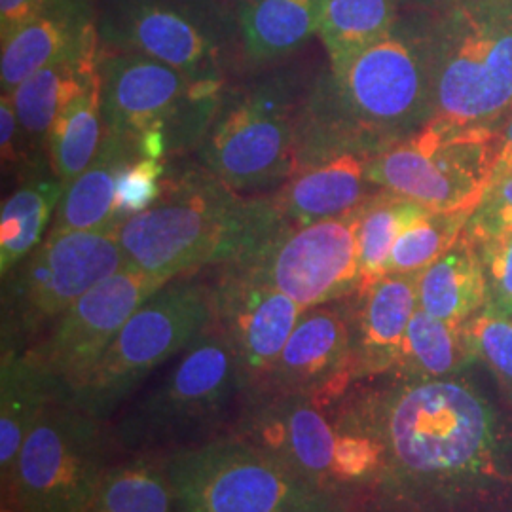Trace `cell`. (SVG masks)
<instances>
[{
  "instance_id": "obj_32",
  "label": "cell",
  "mask_w": 512,
  "mask_h": 512,
  "mask_svg": "<svg viewBox=\"0 0 512 512\" xmlns=\"http://www.w3.org/2000/svg\"><path fill=\"white\" fill-rule=\"evenodd\" d=\"M425 213H429V209L421 207L420 203L410 202L387 190H378L361 205V217L357 226L361 270L359 289L385 275L387 260L395 241L410 224L421 219Z\"/></svg>"
},
{
  "instance_id": "obj_21",
  "label": "cell",
  "mask_w": 512,
  "mask_h": 512,
  "mask_svg": "<svg viewBox=\"0 0 512 512\" xmlns=\"http://www.w3.org/2000/svg\"><path fill=\"white\" fill-rule=\"evenodd\" d=\"M368 160L344 152L298 167L270 194L279 219L289 226H308L357 209L380 190L366 177Z\"/></svg>"
},
{
  "instance_id": "obj_40",
  "label": "cell",
  "mask_w": 512,
  "mask_h": 512,
  "mask_svg": "<svg viewBox=\"0 0 512 512\" xmlns=\"http://www.w3.org/2000/svg\"><path fill=\"white\" fill-rule=\"evenodd\" d=\"M279 512H349L340 494H332V492H319V494L311 495L308 499L294 503L291 507L283 509Z\"/></svg>"
},
{
  "instance_id": "obj_19",
  "label": "cell",
  "mask_w": 512,
  "mask_h": 512,
  "mask_svg": "<svg viewBox=\"0 0 512 512\" xmlns=\"http://www.w3.org/2000/svg\"><path fill=\"white\" fill-rule=\"evenodd\" d=\"M99 42L92 0H48L14 35L2 40V93L14 92L44 67Z\"/></svg>"
},
{
  "instance_id": "obj_5",
  "label": "cell",
  "mask_w": 512,
  "mask_h": 512,
  "mask_svg": "<svg viewBox=\"0 0 512 512\" xmlns=\"http://www.w3.org/2000/svg\"><path fill=\"white\" fill-rule=\"evenodd\" d=\"M433 118L503 129L512 112V0H454L433 12Z\"/></svg>"
},
{
  "instance_id": "obj_23",
  "label": "cell",
  "mask_w": 512,
  "mask_h": 512,
  "mask_svg": "<svg viewBox=\"0 0 512 512\" xmlns=\"http://www.w3.org/2000/svg\"><path fill=\"white\" fill-rule=\"evenodd\" d=\"M63 395L31 349H4L0 363V476L6 484L19 450L46 406Z\"/></svg>"
},
{
  "instance_id": "obj_35",
  "label": "cell",
  "mask_w": 512,
  "mask_h": 512,
  "mask_svg": "<svg viewBox=\"0 0 512 512\" xmlns=\"http://www.w3.org/2000/svg\"><path fill=\"white\" fill-rule=\"evenodd\" d=\"M164 160L137 158L122 171L116 184V222L148 209L164 190Z\"/></svg>"
},
{
  "instance_id": "obj_24",
  "label": "cell",
  "mask_w": 512,
  "mask_h": 512,
  "mask_svg": "<svg viewBox=\"0 0 512 512\" xmlns=\"http://www.w3.org/2000/svg\"><path fill=\"white\" fill-rule=\"evenodd\" d=\"M137 158V145L131 139L105 129L103 143L92 164L65 188L52 230H116V184L122 171Z\"/></svg>"
},
{
  "instance_id": "obj_13",
  "label": "cell",
  "mask_w": 512,
  "mask_h": 512,
  "mask_svg": "<svg viewBox=\"0 0 512 512\" xmlns=\"http://www.w3.org/2000/svg\"><path fill=\"white\" fill-rule=\"evenodd\" d=\"M162 463L175 512H279L325 492L239 437L184 446Z\"/></svg>"
},
{
  "instance_id": "obj_28",
  "label": "cell",
  "mask_w": 512,
  "mask_h": 512,
  "mask_svg": "<svg viewBox=\"0 0 512 512\" xmlns=\"http://www.w3.org/2000/svg\"><path fill=\"white\" fill-rule=\"evenodd\" d=\"M101 40L84 52L71 55L29 76L10 92L19 126L35 162H50L48 143L65 97L73 90L82 71L99 59Z\"/></svg>"
},
{
  "instance_id": "obj_10",
  "label": "cell",
  "mask_w": 512,
  "mask_h": 512,
  "mask_svg": "<svg viewBox=\"0 0 512 512\" xmlns=\"http://www.w3.org/2000/svg\"><path fill=\"white\" fill-rule=\"evenodd\" d=\"M501 129L431 118L420 131L372 156L368 181L429 211L473 213L494 181Z\"/></svg>"
},
{
  "instance_id": "obj_1",
  "label": "cell",
  "mask_w": 512,
  "mask_h": 512,
  "mask_svg": "<svg viewBox=\"0 0 512 512\" xmlns=\"http://www.w3.org/2000/svg\"><path fill=\"white\" fill-rule=\"evenodd\" d=\"M357 408L382 444V467L372 484L385 509H420L503 475L499 416L461 376L399 380Z\"/></svg>"
},
{
  "instance_id": "obj_3",
  "label": "cell",
  "mask_w": 512,
  "mask_h": 512,
  "mask_svg": "<svg viewBox=\"0 0 512 512\" xmlns=\"http://www.w3.org/2000/svg\"><path fill=\"white\" fill-rule=\"evenodd\" d=\"M285 222L272 196L245 198L203 165L164 177L158 202L116 226L126 266L171 281L255 258Z\"/></svg>"
},
{
  "instance_id": "obj_8",
  "label": "cell",
  "mask_w": 512,
  "mask_h": 512,
  "mask_svg": "<svg viewBox=\"0 0 512 512\" xmlns=\"http://www.w3.org/2000/svg\"><path fill=\"white\" fill-rule=\"evenodd\" d=\"M215 321L213 283L181 275L143 302L71 401L107 420L152 370L183 353Z\"/></svg>"
},
{
  "instance_id": "obj_22",
  "label": "cell",
  "mask_w": 512,
  "mask_h": 512,
  "mask_svg": "<svg viewBox=\"0 0 512 512\" xmlns=\"http://www.w3.org/2000/svg\"><path fill=\"white\" fill-rule=\"evenodd\" d=\"M325 0H238L239 67L249 73L291 61L319 35Z\"/></svg>"
},
{
  "instance_id": "obj_9",
  "label": "cell",
  "mask_w": 512,
  "mask_h": 512,
  "mask_svg": "<svg viewBox=\"0 0 512 512\" xmlns=\"http://www.w3.org/2000/svg\"><path fill=\"white\" fill-rule=\"evenodd\" d=\"M105 129L137 141L160 131L169 154L200 148L219 109L226 76H190L148 55L101 46Z\"/></svg>"
},
{
  "instance_id": "obj_31",
  "label": "cell",
  "mask_w": 512,
  "mask_h": 512,
  "mask_svg": "<svg viewBox=\"0 0 512 512\" xmlns=\"http://www.w3.org/2000/svg\"><path fill=\"white\" fill-rule=\"evenodd\" d=\"M88 512H175L162 459L135 454L112 463Z\"/></svg>"
},
{
  "instance_id": "obj_33",
  "label": "cell",
  "mask_w": 512,
  "mask_h": 512,
  "mask_svg": "<svg viewBox=\"0 0 512 512\" xmlns=\"http://www.w3.org/2000/svg\"><path fill=\"white\" fill-rule=\"evenodd\" d=\"M469 217V211L425 213L395 241L385 274H421L461 238Z\"/></svg>"
},
{
  "instance_id": "obj_29",
  "label": "cell",
  "mask_w": 512,
  "mask_h": 512,
  "mask_svg": "<svg viewBox=\"0 0 512 512\" xmlns=\"http://www.w3.org/2000/svg\"><path fill=\"white\" fill-rule=\"evenodd\" d=\"M476 361L465 325H452L416 310L406 336L401 359L395 366L399 380L427 382L459 378Z\"/></svg>"
},
{
  "instance_id": "obj_26",
  "label": "cell",
  "mask_w": 512,
  "mask_h": 512,
  "mask_svg": "<svg viewBox=\"0 0 512 512\" xmlns=\"http://www.w3.org/2000/svg\"><path fill=\"white\" fill-rule=\"evenodd\" d=\"M488 287L482 256L467 232L418 274V308L452 325H465L486 308Z\"/></svg>"
},
{
  "instance_id": "obj_18",
  "label": "cell",
  "mask_w": 512,
  "mask_h": 512,
  "mask_svg": "<svg viewBox=\"0 0 512 512\" xmlns=\"http://www.w3.org/2000/svg\"><path fill=\"white\" fill-rule=\"evenodd\" d=\"M355 376L351 296L304 311L258 393L310 395L329 404ZM256 395V393H253Z\"/></svg>"
},
{
  "instance_id": "obj_16",
  "label": "cell",
  "mask_w": 512,
  "mask_h": 512,
  "mask_svg": "<svg viewBox=\"0 0 512 512\" xmlns=\"http://www.w3.org/2000/svg\"><path fill=\"white\" fill-rule=\"evenodd\" d=\"M215 323L238 353L245 391L258 393L272 374L304 308L239 264L217 266Z\"/></svg>"
},
{
  "instance_id": "obj_43",
  "label": "cell",
  "mask_w": 512,
  "mask_h": 512,
  "mask_svg": "<svg viewBox=\"0 0 512 512\" xmlns=\"http://www.w3.org/2000/svg\"><path fill=\"white\" fill-rule=\"evenodd\" d=\"M2 512H16V511H14V509H6V507H4V509H2Z\"/></svg>"
},
{
  "instance_id": "obj_36",
  "label": "cell",
  "mask_w": 512,
  "mask_h": 512,
  "mask_svg": "<svg viewBox=\"0 0 512 512\" xmlns=\"http://www.w3.org/2000/svg\"><path fill=\"white\" fill-rule=\"evenodd\" d=\"M488 300L484 310L512 319V230L478 243Z\"/></svg>"
},
{
  "instance_id": "obj_37",
  "label": "cell",
  "mask_w": 512,
  "mask_h": 512,
  "mask_svg": "<svg viewBox=\"0 0 512 512\" xmlns=\"http://www.w3.org/2000/svg\"><path fill=\"white\" fill-rule=\"evenodd\" d=\"M509 230H512V169L492 181L465 226V232L476 243Z\"/></svg>"
},
{
  "instance_id": "obj_14",
  "label": "cell",
  "mask_w": 512,
  "mask_h": 512,
  "mask_svg": "<svg viewBox=\"0 0 512 512\" xmlns=\"http://www.w3.org/2000/svg\"><path fill=\"white\" fill-rule=\"evenodd\" d=\"M361 205L308 226L283 224L249 268L304 310L344 300L361 285L357 226Z\"/></svg>"
},
{
  "instance_id": "obj_39",
  "label": "cell",
  "mask_w": 512,
  "mask_h": 512,
  "mask_svg": "<svg viewBox=\"0 0 512 512\" xmlns=\"http://www.w3.org/2000/svg\"><path fill=\"white\" fill-rule=\"evenodd\" d=\"M48 0H0V42L14 35Z\"/></svg>"
},
{
  "instance_id": "obj_7",
  "label": "cell",
  "mask_w": 512,
  "mask_h": 512,
  "mask_svg": "<svg viewBox=\"0 0 512 512\" xmlns=\"http://www.w3.org/2000/svg\"><path fill=\"white\" fill-rule=\"evenodd\" d=\"M114 431L59 395L46 406L2 486L16 512H88L110 469Z\"/></svg>"
},
{
  "instance_id": "obj_4",
  "label": "cell",
  "mask_w": 512,
  "mask_h": 512,
  "mask_svg": "<svg viewBox=\"0 0 512 512\" xmlns=\"http://www.w3.org/2000/svg\"><path fill=\"white\" fill-rule=\"evenodd\" d=\"M313 80L287 61L226 84L198 148L200 165L238 194L287 183L298 167L300 124Z\"/></svg>"
},
{
  "instance_id": "obj_42",
  "label": "cell",
  "mask_w": 512,
  "mask_h": 512,
  "mask_svg": "<svg viewBox=\"0 0 512 512\" xmlns=\"http://www.w3.org/2000/svg\"><path fill=\"white\" fill-rule=\"evenodd\" d=\"M404 8H420V10H440L442 6L454 2V0H401Z\"/></svg>"
},
{
  "instance_id": "obj_41",
  "label": "cell",
  "mask_w": 512,
  "mask_h": 512,
  "mask_svg": "<svg viewBox=\"0 0 512 512\" xmlns=\"http://www.w3.org/2000/svg\"><path fill=\"white\" fill-rule=\"evenodd\" d=\"M512 169V112L507 118L505 126L501 129V148H499V158L495 165L494 179L501 177L503 173Z\"/></svg>"
},
{
  "instance_id": "obj_38",
  "label": "cell",
  "mask_w": 512,
  "mask_h": 512,
  "mask_svg": "<svg viewBox=\"0 0 512 512\" xmlns=\"http://www.w3.org/2000/svg\"><path fill=\"white\" fill-rule=\"evenodd\" d=\"M0 154H2V175L21 179L27 171L38 164L27 147L25 135L19 126L16 109L10 93H2L0 99Z\"/></svg>"
},
{
  "instance_id": "obj_34",
  "label": "cell",
  "mask_w": 512,
  "mask_h": 512,
  "mask_svg": "<svg viewBox=\"0 0 512 512\" xmlns=\"http://www.w3.org/2000/svg\"><path fill=\"white\" fill-rule=\"evenodd\" d=\"M476 361L492 370L512 399V319L482 310L465 323Z\"/></svg>"
},
{
  "instance_id": "obj_12",
  "label": "cell",
  "mask_w": 512,
  "mask_h": 512,
  "mask_svg": "<svg viewBox=\"0 0 512 512\" xmlns=\"http://www.w3.org/2000/svg\"><path fill=\"white\" fill-rule=\"evenodd\" d=\"M126 268L116 230H52L2 277V351L27 349L38 332L93 287Z\"/></svg>"
},
{
  "instance_id": "obj_2",
  "label": "cell",
  "mask_w": 512,
  "mask_h": 512,
  "mask_svg": "<svg viewBox=\"0 0 512 512\" xmlns=\"http://www.w3.org/2000/svg\"><path fill=\"white\" fill-rule=\"evenodd\" d=\"M431 31V10L404 8L384 38L313 80L298 167L344 152L372 158L433 118Z\"/></svg>"
},
{
  "instance_id": "obj_25",
  "label": "cell",
  "mask_w": 512,
  "mask_h": 512,
  "mask_svg": "<svg viewBox=\"0 0 512 512\" xmlns=\"http://www.w3.org/2000/svg\"><path fill=\"white\" fill-rule=\"evenodd\" d=\"M103 135V88L97 59L82 71L65 97L48 143L50 165L65 188L92 164Z\"/></svg>"
},
{
  "instance_id": "obj_27",
  "label": "cell",
  "mask_w": 512,
  "mask_h": 512,
  "mask_svg": "<svg viewBox=\"0 0 512 512\" xmlns=\"http://www.w3.org/2000/svg\"><path fill=\"white\" fill-rule=\"evenodd\" d=\"M65 194L50 162L37 165L19 179L18 188L2 202L0 213V274H10L31 255L54 220Z\"/></svg>"
},
{
  "instance_id": "obj_11",
  "label": "cell",
  "mask_w": 512,
  "mask_h": 512,
  "mask_svg": "<svg viewBox=\"0 0 512 512\" xmlns=\"http://www.w3.org/2000/svg\"><path fill=\"white\" fill-rule=\"evenodd\" d=\"M97 35L107 50L148 55L190 76L239 65L236 8L222 0H101Z\"/></svg>"
},
{
  "instance_id": "obj_15",
  "label": "cell",
  "mask_w": 512,
  "mask_h": 512,
  "mask_svg": "<svg viewBox=\"0 0 512 512\" xmlns=\"http://www.w3.org/2000/svg\"><path fill=\"white\" fill-rule=\"evenodd\" d=\"M165 283L126 266L76 300L55 321L46 340L27 349L48 368L63 397L71 399L90 380L129 317Z\"/></svg>"
},
{
  "instance_id": "obj_17",
  "label": "cell",
  "mask_w": 512,
  "mask_h": 512,
  "mask_svg": "<svg viewBox=\"0 0 512 512\" xmlns=\"http://www.w3.org/2000/svg\"><path fill=\"white\" fill-rule=\"evenodd\" d=\"M327 406L296 393L243 397L236 437L272 454L315 488L340 494L334 484L336 423Z\"/></svg>"
},
{
  "instance_id": "obj_6",
  "label": "cell",
  "mask_w": 512,
  "mask_h": 512,
  "mask_svg": "<svg viewBox=\"0 0 512 512\" xmlns=\"http://www.w3.org/2000/svg\"><path fill=\"white\" fill-rule=\"evenodd\" d=\"M243 391L238 353L213 321L184 349L164 382L120 420L114 437L120 448L135 454L200 444Z\"/></svg>"
},
{
  "instance_id": "obj_30",
  "label": "cell",
  "mask_w": 512,
  "mask_h": 512,
  "mask_svg": "<svg viewBox=\"0 0 512 512\" xmlns=\"http://www.w3.org/2000/svg\"><path fill=\"white\" fill-rule=\"evenodd\" d=\"M401 0H325L319 35L329 67H340L351 57L384 38L403 14Z\"/></svg>"
},
{
  "instance_id": "obj_20",
  "label": "cell",
  "mask_w": 512,
  "mask_h": 512,
  "mask_svg": "<svg viewBox=\"0 0 512 512\" xmlns=\"http://www.w3.org/2000/svg\"><path fill=\"white\" fill-rule=\"evenodd\" d=\"M355 376L393 372L418 310V275L385 274L351 294Z\"/></svg>"
}]
</instances>
